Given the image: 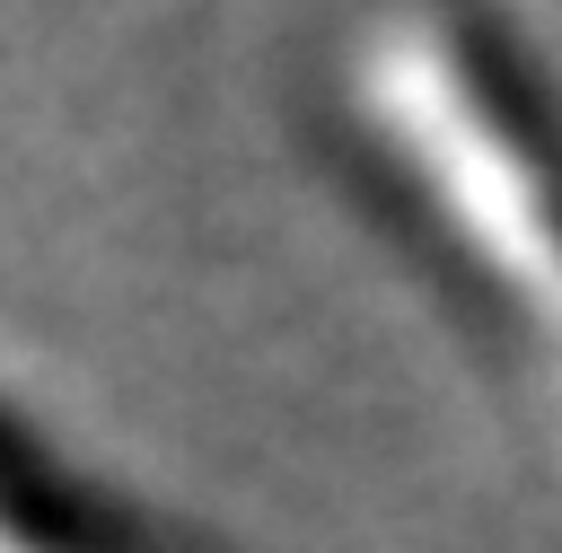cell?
Listing matches in <instances>:
<instances>
[{
    "instance_id": "obj_1",
    "label": "cell",
    "mask_w": 562,
    "mask_h": 553,
    "mask_svg": "<svg viewBox=\"0 0 562 553\" xmlns=\"http://www.w3.org/2000/svg\"><path fill=\"white\" fill-rule=\"evenodd\" d=\"M386 114L439 193L448 237L518 272V290H562V132L527 70L483 26H404L386 53Z\"/></svg>"
}]
</instances>
